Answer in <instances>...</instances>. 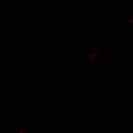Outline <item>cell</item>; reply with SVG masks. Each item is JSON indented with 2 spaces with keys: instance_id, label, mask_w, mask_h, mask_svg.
Masks as SVG:
<instances>
[]
</instances>
